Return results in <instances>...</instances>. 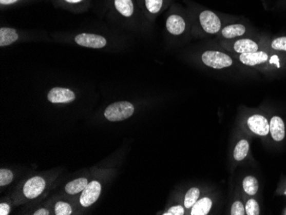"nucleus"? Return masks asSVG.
<instances>
[{
	"label": "nucleus",
	"instance_id": "1",
	"mask_svg": "<svg viewBox=\"0 0 286 215\" xmlns=\"http://www.w3.org/2000/svg\"><path fill=\"white\" fill-rule=\"evenodd\" d=\"M135 107L129 101H119L111 104L104 112L105 118L111 122H119L131 117L134 114Z\"/></svg>",
	"mask_w": 286,
	"mask_h": 215
},
{
	"label": "nucleus",
	"instance_id": "2",
	"mask_svg": "<svg viewBox=\"0 0 286 215\" xmlns=\"http://www.w3.org/2000/svg\"><path fill=\"white\" fill-rule=\"evenodd\" d=\"M201 60L204 65L215 70H221L232 66L233 64L229 55L218 51H206L201 55Z\"/></svg>",
	"mask_w": 286,
	"mask_h": 215
},
{
	"label": "nucleus",
	"instance_id": "3",
	"mask_svg": "<svg viewBox=\"0 0 286 215\" xmlns=\"http://www.w3.org/2000/svg\"><path fill=\"white\" fill-rule=\"evenodd\" d=\"M75 44L92 49H102L106 47L107 40L101 34H91V33H81L74 38Z\"/></svg>",
	"mask_w": 286,
	"mask_h": 215
},
{
	"label": "nucleus",
	"instance_id": "4",
	"mask_svg": "<svg viewBox=\"0 0 286 215\" xmlns=\"http://www.w3.org/2000/svg\"><path fill=\"white\" fill-rule=\"evenodd\" d=\"M199 22L204 31L207 34H216L221 29V22L219 16L211 11H204L199 15Z\"/></svg>",
	"mask_w": 286,
	"mask_h": 215
},
{
	"label": "nucleus",
	"instance_id": "5",
	"mask_svg": "<svg viewBox=\"0 0 286 215\" xmlns=\"http://www.w3.org/2000/svg\"><path fill=\"white\" fill-rule=\"evenodd\" d=\"M247 126L251 132L259 136H265L270 133L269 121L262 115L255 114L250 116L247 120Z\"/></svg>",
	"mask_w": 286,
	"mask_h": 215
},
{
	"label": "nucleus",
	"instance_id": "6",
	"mask_svg": "<svg viewBox=\"0 0 286 215\" xmlns=\"http://www.w3.org/2000/svg\"><path fill=\"white\" fill-rule=\"evenodd\" d=\"M101 193V184L98 181L88 183L85 189H83L80 197V203L83 207H90L99 199Z\"/></svg>",
	"mask_w": 286,
	"mask_h": 215
},
{
	"label": "nucleus",
	"instance_id": "7",
	"mask_svg": "<svg viewBox=\"0 0 286 215\" xmlns=\"http://www.w3.org/2000/svg\"><path fill=\"white\" fill-rule=\"evenodd\" d=\"M46 181L42 177H33L25 183L24 194L28 199H35L40 197L46 188Z\"/></svg>",
	"mask_w": 286,
	"mask_h": 215
},
{
	"label": "nucleus",
	"instance_id": "8",
	"mask_svg": "<svg viewBox=\"0 0 286 215\" xmlns=\"http://www.w3.org/2000/svg\"><path fill=\"white\" fill-rule=\"evenodd\" d=\"M47 100L53 104H67L75 100V93L69 88L55 87L47 93Z\"/></svg>",
	"mask_w": 286,
	"mask_h": 215
},
{
	"label": "nucleus",
	"instance_id": "9",
	"mask_svg": "<svg viewBox=\"0 0 286 215\" xmlns=\"http://www.w3.org/2000/svg\"><path fill=\"white\" fill-rule=\"evenodd\" d=\"M55 6L72 12H83L92 7L93 0H52Z\"/></svg>",
	"mask_w": 286,
	"mask_h": 215
},
{
	"label": "nucleus",
	"instance_id": "10",
	"mask_svg": "<svg viewBox=\"0 0 286 215\" xmlns=\"http://www.w3.org/2000/svg\"><path fill=\"white\" fill-rule=\"evenodd\" d=\"M167 31L173 35H180L186 29V22L183 16L173 14L168 16L165 23Z\"/></svg>",
	"mask_w": 286,
	"mask_h": 215
},
{
	"label": "nucleus",
	"instance_id": "11",
	"mask_svg": "<svg viewBox=\"0 0 286 215\" xmlns=\"http://www.w3.org/2000/svg\"><path fill=\"white\" fill-rule=\"evenodd\" d=\"M271 136L275 142H281L285 138V125L283 120L278 116L272 118L269 122Z\"/></svg>",
	"mask_w": 286,
	"mask_h": 215
},
{
	"label": "nucleus",
	"instance_id": "12",
	"mask_svg": "<svg viewBox=\"0 0 286 215\" xmlns=\"http://www.w3.org/2000/svg\"><path fill=\"white\" fill-rule=\"evenodd\" d=\"M268 58V55L264 52H250L240 54L239 60L243 65L247 66H255L265 63Z\"/></svg>",
	"mask_w": 286,
	"mask_h": 215
},
{
	"label": "nucleus",
	"instance_id": "13",
	"mask_svg": "<svg viewBox=\"0 0 286 215\" xmlns=\"http://www.w3.org/2000/svg\"><path fill=\"white\" fill-rule=\"evenodd\" d=\"M18 40L19 34L16 29L8 27L0 28V47H8Z\"/></svg>",
	"mask_w": 286,
	"mask_h": 215
},
{
	"label": "nucleus",
	"instance_id": "14",
	"mask_svg": "<svg viewBox=\"0 0 286 215\" xmlns=\"http://www.w3.org/2000/svg\"><path fill=\"white\" fill-rule=\"evenodd\" d=\"M233 49L235 52H238L240 54L250 53V52H258L259 46L252 40L242 39L235 42Z\"/></svg>",
	"mask_w": 286,
	"mask_h": 215
},
{
	"label": "nucleus",
	"instance_id": "15",
	"mask_svg": "<svg viewBox=\"0 0 286 215\" xmlns=\"http://www.w3.org/2000/svg\"><path fill=\"white\" fill-rule=\"evenodd\" d=\"M213 202L208 197H203L202 199L198 200L194 205L191 209V215H206L210 212Z\"/></svg>",
	"mask_w": 286,
	"mask_h": 215
},
{
	"label": "nucleus",
	"instance_id": "16",
	"mask_svg": "<svg viewBox=\"0 0 286 215\" xmlns=\"http://www.w3.org/2000/svg\"><path fill=\"white\" fill-rule=\"evenodd\" d=\"M245 32L246 28L242 24H231L222 29L221 34L222 36L226 39H233L236 37L242 36Z\"/></svg>",
	"mask_w": 286,
	"mask_h": 215
},
{
	"label": "nucleus",
	"instance_id": "17",
	"mask_svg": "<svg viewBox=\"0 0 286 215\" xmlns=\"http://www.w3.org/2000/svg\"><path fill=\"white\" fill-rule=\"evenodd\" d=\"M88 184V179L85 178L75 179L65 185V192L69 194H77L83 191Z\"/></svg>",
	"mask_w": 286,
	"mask_h": 215
},
{
	"label": "nucleus",
	"instance_id": "18",
	"mask_svg": "<svg viewBox=\"0 0 286 215\" xmlns=\"http://www.w3.org/2000/svg\"><path fill=\"white\" fill-rule=\"evenodd\" d=\"M249 151H250L249 142L245 139L240 140L235 147L234 152H233L235 160L237 161H243L247 157Z\"/></svg>",
	"mask_w": 286,
	"mask_h": 215
},
{
	"label": "nucleus",
	"instance_id": "19",
	"mask_svg": "<svg viewBox=\"0 0 286 215\" xmlns=\"http://www.w3.org/2000/svg\"><path fill=\"white\" fill-rule=\"evenodd\" d=\"M242 188L246 194L249 196H255L259 189V183L257 179L254 176L245 177L242 181Z\"/></svg>",
	"mask_w": 286,
	"mask_h": 215
},
{
	"label": "nucleus",
	"instance_id": "20",
	"mask_svg": "<svg viewBox=\"0 0 286 215\" xmlns=\"http://www.w3.org/2000/svg\"><path fill=\"white\" fill-rule=\"evenodd\" d=\"M164 6V0H143L145 10L151 15H158Z\"/></svg>",
	"mask_w": 286,
	"mask_h": 215
},
{
	"label": "nucleus",
	"instance_id": "21",
	"mask_svg": "<svg viewBox=\"0 0 286 215\" xmlns=\"http://www.w3.org/2000/svg\"><path fill=\"white\" fill-rule=\"evenodd\" d=\"M199 197H200V189L198 188L193 187L188 189L184 197V207L188 209L193 207L194 205L196 204V202L198 201Z\"/></svg>",
	"mask_w": 286,
	"mask_h": 215
},
{
	"label": "nucleus",
	"instance_id": "22",
	"mask_svg": "<svg viewBox=\"0 0 286 215\" xmlns=\"http://www.w3.org/2000/svg\"><path fill=\"white\" fill-rule=\"evenodd\" d=\"M71 213H72V207L67 202L60 201L55 205V214L70 215Z\"/></svg>",
	"mask_w": 286,
	"mask_h": 215
},
{
	"label": "nucleus",
	"instance_id": "23",
	"mask_svg": "<svg viewBox=\"0 0 286 215\" xmlns=\"http://www.w3.org/2000/svg\"><path fill=\"white\" fill-rule=\"evenodd\" d=\"M245 212L247 215L260 214V206L256 200L251 198L247 201V203L245 205Z\"/></svg>",
	"mask_w": 286,
	"mask_h": 215
},
{
	"label": "nucleus",
	"instance_id": "24",
	"mask_svg": "<svg viewBox=\"0 0 286 215\" xmlns=\"http://www.w3.org/2000/svg\"><path fill=\"white\" fill-rule=\"evenodd\" d=\"M13 172L9 169L0 170V186H6L13 181Z\"/></svg>",
	"mask_w": 286,
	"mask_h": 215
},
{
	"label": "nucleus",
	"instance_id": "25",
	"mask_svg": "<svg viewBox=\"0 0 286 215\" xmlns=\"http://www.w3.org/2000/svg\"><path fill=\"white\" fill-rule=\"evenodd\" d=\"M34 0H0V8L1 10L6 8H12L15 6H21L24 4L33 2Z\"/></svg>",
	"mask_w": 286,
	"mask_h": 215
},
{
	"label": "nucleus",
	"instance_id": "26",
	"mask_svg": "<svg viewBox=\"0 0 286 215\" xmlns=\"http://www.w3.org/2000/svg\"><path fill=\"white\" fill-rule=\"evenodd\" d=\"M273 49L286 52V36L278 37L272 42Z\"/></svg>",
	"mask_w": 286,
	"mask_h": 215
},
{
	"label": "nucleus",
	"instance_id": "27",
	"mask_svg": "<svg viewBox=\"0 0 286 215\" xmlns=\"http://www.w3.org/2000/svg\"><path fill=\"white\" fill-rule=\"evenodd\" d=\"M231 214H246V212H245V207L242 202H240V201H237V202H235L232 205V208H231Z\"/></svg>",
	"mask_w": 286,
	"mask_h": 215
},
{
	"label": "nucleus",
	"instance_id": "28",
	"mask_svg": "<svg viewBox=\"0 0 286 215\" xmlns=\"http://www.w3.org/2000/svg\"><path fill=\"white\" fill-rule=\"evenodd\" d=\"M185 212V210L183 208L182 206H173V207H170V209H168L165 213H163L164 215H183Z\"/></svg>",
	"mask_w": 286,
	"mask_h": 215
},
{
	"label": "nucleus",
	"instance_id": "29",
	"mask_svg": "<svg viewBox=\"0 0 286 215\" xmlns=\"http://www.w3.org/2000/svg\"><path fill=\"white\" fill-rule=\"evenodd\" d=\"M11 212V207L7 203L0 204V215H8Z\"/></svg>",
	"mask_w": 286,
	"mask_h": 215
},
{
	"label": "nucleus",
	"instance_id": "30",
	"mask_svg": "<svg viewBox=\"0 0 286 215\" xmlns=\"http://www.w3.org/2000/svg\"><path fill=\"white\" fill-rule=\"evenodd\" d=\"M49 213V211L46 208H41V209L35 211L34 212V215H48Z\"/></svg>",
	"mask_w": 286,
	"mask_h": 215
},
{
	"label": "nucleus",
	"instance_id": "31",
	"mask_svg": "<svg viewBox=\"0 0 286 215\" xmlns=\"http://www.w3.org/2000/svg\"><path fill=\"white\" fill-rule=\"evenodd\" d=\"M284 194H285L286 196V189H285V191H284Z\"/></svg>",
	"mask_w": 286,
	"mask_h": 215
}]
</instances>
